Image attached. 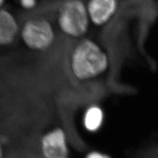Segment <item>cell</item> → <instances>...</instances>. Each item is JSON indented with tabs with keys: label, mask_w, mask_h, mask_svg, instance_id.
<instances>
[{
	"label": "cell",
	"mask_w": 158,
	"mask_h": 158,
	"mask_svg": "<svg viewBox=\"0 0 158 158\" xmlns=\"http://www.w3.org/2000/svg\"><path fill=\"white\" fill-rule=\"evenodd\" d=\"M56 1H61V0H56Z\"/></svg>",
	"instance_id": "7c38bea8"
},
{
	"label": "cell",
	"mask_w": 158,
	"mask_h": 158,
	"mask_svg": "<svg viewBox=\"0 0 158 158\" xmlns=\"http://www.w3.org/2000/svg\"><path fill=\"white\" fill-rule=\"evenodd\" d=\"M22 38L27 46L33 50L46 51L55 42L56 34L52 24L46 19L30 21L24 26Z\"/></svg>",
	"instance_id": "3957f363"
},
{
	"label": "cell",
	"mask_w": 158,
	"mask_h": 158,
	"mask_svg": "<svg viewBox=\"0 0 158 158\" xmlns=\"http://www.w3.org/2000/svg\"><path fill=\"white\" fill-rule=\"evenodd\" d=\"M3 0H0V5L2 4V3L3 2Z\"/></svg>",
	"instance_id": "8fae6325"
},
{
	"label": "cell",
	"mask_w": 158,
	"mask_h": 158,
	"mask_svg": "<svg viewBox=\"0 0 158 158\" xmlns=\"http://www.w3.org/2000/svg\"><path fill=\"white\" fill-rule=\"evenodd\" d=\"M105 112L98 104L89 105L84 111L82 123L85 131L90 133H96L100 131L105 122Z\"/></svg>",
	"instance_id": "8992f818"
},
{
	"label": "cell",
	"mask_w": 158,
	"mask_h": 158,
	"mask_svg": "<svg viewBox=\"0 0 158 158\" xmlns=\"http://www.w3.org/2000/svg\"><path fill=\"white\" fill-rule=\"evenodd\" d=\"M73 77L81 82L94 80L110 68V59L106 51L94 40L83 38L72 48L69 59Z\"/></svg>",
	"instance_id": "6da1fadb"
},
{
	"label": "cell",
	"mask_w": 158,
	"mask_h": 158,
	"mask_svg": "<svg viewBox=\"0 0 158 158\" xmlns=\"http://www.w3.org/2000/svg\"><path fill=\"white\" fill-rule=\"evenodd\" d=\"M4 156H5L4 147L1 139H0V158H4Z\"/></svg>",
	"instance_id": "30bf717a"
},
{
	"label": "cell",
	"mask_w": 158,
	"mask_h": 158,
	"mask_svg": "<svg viewBox=\"0 0 158 158\" xmlns=\"http://www.w3.org/2000/svg\"><path fill=\"white\" fill-rule=\"evenodd\" d=\"M18 28L13 17L8 12L0 11V46L12 43L17 33Z\"/></svg>",
	"instance_id": "52a82bcc"
},
{
	"label": "cell",
	"mask_w": 158,
	"mask_h": 158,
	"mask_svg": "<svg viewBox=\"0 0 158 158\" xmlns=\"http://www.w3.org/2000/svg\"><path fill=\"white\" fill-rule=\"evenodd\" d=\"M40 150L43 158H70L71 150L65 130L56 127L40 137Z\"/></svg>",
	"instance_id": "277c9868"
},
{
	"label": "cell",
	"mask_w": 158,
	"mask_h": 158,
	"mask_svg": "<svg viewBox=\"0 0 158 158\" xmlns=\"http://www.w3.org/2000/svg\"><path fill=\"white\" fill-rule=\"evenodd\" d=\"M85 158H112L111 156L98 150H91L88 152Z\"/></svg>",
	"instance_id": "ba28073f"
},
{
	"label": "cell",
	"mask_w": 158,
	"mask_h": 158,
	"mask_svg": "<svg viewBox=\"0 0 158 158\" xmlns=\"http://www.w3.org/2000/svg\"><path fill=\"white\" fill-rule=\"evenodd\" d=\"M86 4L90 23L97 27L107 24L118 9V0H88Z\"/></svg>",
	"instance_id": "5b68a950"
},
{
	"label": "cell",
	"mask_w": 158,
	"mask_h": 158,
	"mask_svg": "<svg viewBox=\"0 0 158 158\" xmlns=\"http://www.w3.org/2000/svg\"><path fill=\"white\" fill-rule=\"evenodd\" d=\"M57 24L64 35L73 39L85 38L92 25L83 0H65L59 9Z\"/></svg>",
	"instance_id": "7a4b0ae2"
},
{
	"label": "cell",
	"mask_w": 158,
	"mask_h": 158,
	"mask_svg": "<svg viewBox=\"0 0 158 158\" xmlns=\"http://www.w3.org/2000/svg\"><path fill=\"white\" fill-rule=\"evenodd\" d=\"M23 6L26 8H31L35 6V0H21Z\"/></svg>",
	"instance_id": "9c48e42d"
}]
</instances>
